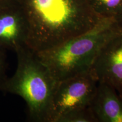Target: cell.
I'll return each mask as SVG.
<instances>
[{"instance_id":"obj_1","label":"cell","mask_w":122,"mask_h":122,"mask_svg":"<svg viewBox=\"0 0 122 122\" xmlns=\"http://www.w3.org/2000/svg\"><path fill=\"white\" fill-rule=\"evenodd\" d=\"M28 19L27 46L35 52L49 49L88 31L103 17L92 0H19Z\"/></svg>"},{"instance_id":"obj_2","label":"cell","mask_w":122,"mask_h":122,"mask_svg":"<svg viewBox=\"0 0 122 122\" xmlns=\"http://www.w3.org/2000/svg\"><path fill=\"white\" fill-rule=\"evenodd\" d=\"M122 32V21L103 17L88 31L36 53L59 81L91 70L105 44Z\"/></svg>"},{"instance_id":"obj_3","label":"cell","mask_w":122,"mask_h":122,"mask_svg":"<svg viewBox=\"0 0 122 122\" xmlns=\"http://www.w3.org/2000/svg\"><path fill=\"white\" fill-rule=\"evenodd\" d=\"M16 71L7 77L0 91L19 96L24 100L31 121L49 122L51 101L58 81L49 68L27 45L15 51Z\"/></svg>"},{"instance_id":"obj_4","label":"cell","mask_w":122,"mask_h":122,"mask_svg":"<svg viewBox=\"0 0 122 122\" xmlns=\"http://www.w3.org/2000/svg\"><path fill=\"white\" fill-rule=\"evenodd\" d=\"M98 83L91 69L58 81L53 96L49 122H58L66 114L89 107Z\"/></svg>"},{"instance_id":"obj_5","label":"cell","mask_w":122,"mask_h":122,"mask_svg":"<svg viewBox=\"0 0 122 122\" xmlns=\"http://www.w3.org/2000/svg\"><path fill=\"white\" fill-rule=\"evenodd\" d=\"M91 70L98 82L107 84L122 97V32L105 44Z\"/></svg>"},{"instance_id":"obj_6","label":"cell","mask_w":122,"mask_h":122,"mask_svg":"<svg viewBox=\"0 0 122 122\" xmlns=\"http://www.w3.org/2000/svg\"><path fill=\"white\" fill-rule=\"evenodd\" d=\"M28 34V19L19 3L0 9V46L15 51L27 45Z\"/></svg>"},{"instance_id":"obj_7","label":"cell","mask_w":122,"mask_h":122,"mask_svg":"<svg viewBox=\"0 0 122 122\" xmlns=\"http://www.w3.org/2000/svg\"><path fill=\"white\" fill-rule=\"evenodd\" d=\"M89 107L97 122H122V97L107 84L98 82Z\"/></svg>"},{"instance_id":"obj_8","label":"cell","mask_w":122,"mask_h":122,"mask_svg":"<svg viewBox=\"0 0 122 122\" xmlns=\"http://www.w3.org/2000/svg\"><path fill=\"white\" fill-rule=\"evenodd\" d=\"M94 11L102 17L119 20L122 15V0H92Z\"/></svg>"},{"instance_id":"obj_9","label":"cell","mask_w":122,"mask_h":122,"mask_svg":"<svg viewBox=\"0 0 122 122\" xmlns=\"http://www.w3.org/2000/svg\"><path fill=\"white\" fill-rule=\"evenodd\" d=\"M58 122H97L89 107L70 112L59 119Z\"/></svg>"},{"instance_id":"obj_10","label":"cell","mask_w":122,"mask_h":122,"mask_svg":"<svg viewBox=\"0 0 122 122\" xmlns=\"http://www.w3.org/2000/svg\"><path fill=\"white\" fill-rule=\"evenodd\" d=\"M6 49L0 46V88L8 77L6 75L7 56Z\"/></svg>"},{"instance_id":"obj_11","label":"cell","mask_w":122,"mask_h":122,"mask_svg":"<svg viewBox=\"0 0 122 122\" xmlns=\"http://www.w3.org/2000/svg\"><path fill=\"white\" fill-rule=\"evenodd\" d=\"M19 3V0H0V9Z\"/></svg>"},{"instance_id":"obj_12","label":"cell","mask_w":122,"mask_h":122,"mask_svg":"<svg viewBox=\"0 0 122 122\" xmlns=\"http://www.w3.org/2000/svg\"><path fill=\"white\" fill-rule=\"evenodd\" d=\"M119 20H121V21H122V15L121 18H120V19Z\"/></svg>"}]
</instances>
